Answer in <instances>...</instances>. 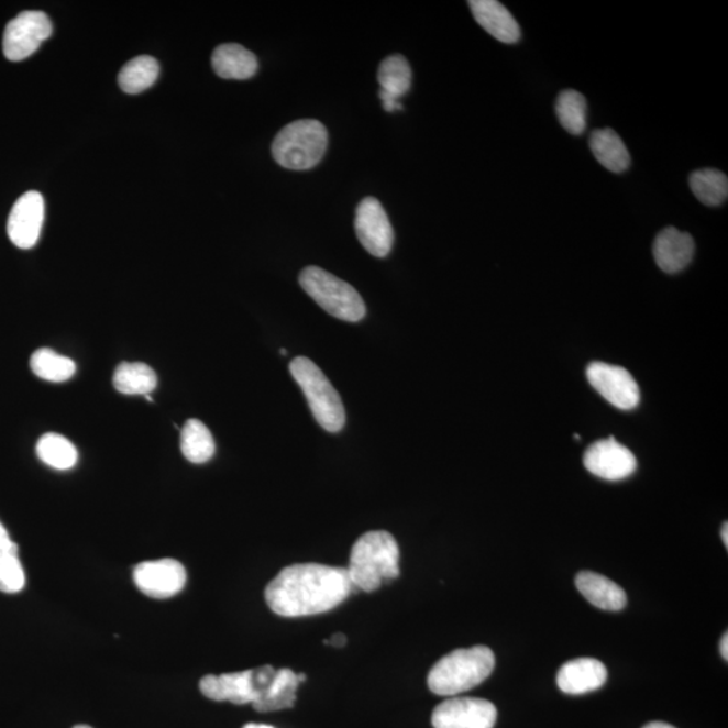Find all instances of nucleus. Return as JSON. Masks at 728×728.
Wrapping results in <instances>:
<instances>
[{
    "label": "nucleus",
    "mask_w": 728,
    "mask_h": 728,
    "mask_svg": "<svg viewBox=\"0 0 728 728\" xmlns=\"http://www.w3.org/2000/svg\"><path fill=\"white\" fill-rule=\"evenodd\" d=\"M52 33V22L43 11H23L4 29L3 55L10 62H22L33 56Z\"/></svg>",
    "instance_id": "0eeeda50"
},
{
    "label": "nucleus",
    "mask_w": 728,
    "mask_h": 728,
    "mask_svg": "<svg viewBox=\"0 0 728 728\" xmlns=\"http://www.w3.org/2000/svg\"><path fill=\"white\" fill-rule=\"evenodd\" d=\"M643 728H676V727L664 724V721H652V724H649V725L644 726Z\"/></svg>",
    "instance_id": "473e14b6"
},
{
    "label": "nucleus",
    "mask_w": 728,
    "mask_h": 728,
    "mask_svg": "<svg viewBox=\"0 0 728 728\" xmlns=\"http://www.w3.org/2000/svg\"><path fill=\"white\" fill-rule=\"evenodd\" d=\"M721 540H724L726 548H728V525L727 522L721 528Z\"/></svg>",
    "instance_id": "72a5a7b5"
},
{
    "label": "nucleus",
    "mask_w": 728,
    "mask_h": 728,
    "mask_svg": "<svg viewBox=\"0 0 728 728\" xmlns=\"http://www.w3.org/2000/svg\"><path fill=\"white\" fill-rule=\"evenodd\" d=\"M298 280L308 296L333 318L356 322L366 316V306L354 286L324 268L308 266L304 268Z\"/></svg>",
    "instance_id": "423d86ee"
},
{
    "label": "nucleus",
    "mask_w": 728,
    "mask_h": 728,
    "mask_svg": "<svg viewBox=\"0 0 728 728\" xmlns=\"http://www.w3.org/2000/svg\"><path fill=\"white\" fill-rule=\"evenodd\" d=\"M159 75L157 59L151 56H140L131 59L119 74L118 82L123 92L141 93L154 86Z\"/></svg>",
    "instance_id": "a878e982"
},
{
    "label": "nucleus",
    "mask_w": 728,
    "mask_h": 728,
    "mask_svg": "<svg viewBox=\"0 0 728 728\" xmlns=\"http://www.w3.org/2000/svg\"><path fill=\"white\" fill-rule=\"evenodd\" d=\"M26 576L18 556V545L10 539L8 529L0 522V591L16 594L25 587Z\"/></svg>",
    "instance_id": "b1692460"
},
{
    "label": "nucleus",
    "mask_w": 728,
    "mask_h": 728,
    "mask_svg": "<svg viewBox=\"0 0 728 728\" xmlns=\"http://www.w3.org/2000/svg\"><path fill=\"white\" fill-rule=\"evenodd\" d=\"M348 574L352 587L373 593L385 582L399 576V548L385 530H375L357 539L351 549Z\"/></svg>",
    "instance_id": "f03ea898"
},
{
    "label": "nucleus",
    "mask_w": 728,
    "mask_h": 728,
    "mask_svg": "<svg viewBox=\"0 0 728 728\" xmlns=\"http://www.w3.org/2000/svg\"><path fill=\"white\" fill-rule=\"evenodd\" d=\"M180 445L184 457L194 464L210 462L217 451L210 429L205 422L196 419L184 423Z\"/></svg>",
    "instance_id": "393cba45"
},
{
    "label": "nucleus",
    "mask_w": 728,
    "mask_h": 728,
    "mask_svg": "<svg viewBox=\"0 0 728 728\" xmlns=\"http://www.w3.org/2000/svg\"><path fill=\"white\" fill-rule=\"evenodd\" d=\"M74 728H92V727H89V726H86V725H79V726H75Z\"/></svg>",
    "instance_id": "c9c22d12"
},
{
    "label": "nucleus",
    "mask_w": 728,
    "mask_h": 728,
    "mask_svg": "<svg viewBox=\"0 0 728 728\" xmlns=\"http://www.w3.org/2000/svg\"><path fill=\"white\" fill-rule=\"evenodd\" d=\"M607 682V668L595 659L566 662L558 673V685L564 694L583 695L599 690Z\"/></svg>",
    "instance_id": "dca6fc26"
},
{
    "label": "nucleus",
    "mask_w": 728,
    "mask_h": 728,
    "mask_svg": "<svg viewBox=\"0 0 728 728\" xmlns=\"http://www.w3.org/2000/svg\"><path fill=\"white\" fill-rule=\"evenodd\" d=\"M583 463L591 474L610 482L624 481L637 470L636 456L614 438L589 445Z\"/></svg>",
    "instance_id": "f8f14e48"
},
{
    "label": "nucleus",
    "mask_w": 728,
    "mask_h": 728,
    "mask_svg": "<svg viewBox=\"0 0 728 728\" xmlns=\"http://www.w3.org/2000/svg\"><path fill=\"white\" fill-rule=\"evenodd\" d=\"M556 113L561 126L572 135H582L587 128V100L574 89L560 92Z\"/></svg>",
    "instance_id": "c756f323"
},
{
    "label": "nucleus",
    "mask_w": 728,
    "mask_h": 728,
    "mask_svg": "<svg viewBox=\"0 0 728 728\" xmlns=\"http://www.w3.org/2000/svg\"><path fill=\"white\" fill-rule=\"evenodd\" d=\"M280 355H286V350L285 349L280 350Z\"/></svg>",
    "instance_id": "e433bc0d"
},
{
    "label": "nucleus",
    "mask_w": 728,
    "mask_h": 728,
    "mask_svg": "<svg viewBox=\"0 0 728 728\" xmlns=\"http://www.w3.org/2000/svg\"><path fill=\"white\" fill-rule=\"evenodd\" d=\"M720 653H721V655H724V659L727 661L728 660V635H727V632L724 636V638H721Z\"/></svg>",
    "instance_id": "2f4dec72"
},
{
    "label": "nucleus",
    "mask_w": 728,
    "mask_h": 728,
    "mask_svg": "<svg viewBox=\"0 0 728 728\" xmlns=\"http://www.w3.org/2000/svg\"><path fill=\"white\" fill-rule=\"evenodd\" d=\"M355 231L362 246L369 254L385 258L391 252L394 230L385 208L374 197H366L357 206Z\"/></svg>",
    "instance_id": "9d476101"
},
{
    "label": "nucleus",
    "mask_w": 728,
    "mask_h": 728,
    "mask_svg": "<svg viewBox=\"0 0 728 728\" xmlns=\"http://www.w3.org/2000/svg\"><path fill=\"white\" fill-rule=\"evenodd\" d=\"M324 643H331L335 648H343L348 643V638L344 635H335L331 637V640H326Z\"/></svg>",
    "instance_id": "7c9ffc66"
},
{
    "label": "nucleus",
    "mask_w": 728,
    "mask_h": 728,
    "mask_svg": "<svg viewBox=\"0 0 728 728\" xmlns=\"http://www.w3.org/2000/svg\"><path fill=\"white\" fill-rule=\"evenodd\" d=\"M30 368L35 377L63 384L69 380L76 373V364L69 357L57 354L51 349H40L30 357Z\"/></svg>",
    "instance_id": "cd10ccee"
},
{
    "label": "nucleus",
    "mask_w": 728,
    "mask_h": 728,
    "mask_svg": "<svg viewBox=\"0 0 728 728\" xmlns=\"http://www.w3.org/2000/svg\"><path fill=\"white\" fill-rule=\"evenodd\" d=\"M201 694L214 702H231L234 704H254L260 699L258 683L254 670L238 673L220 674V676L202 677Z\"/></svg>",
    "instance_id": "4468645a"
},
{
    "label": "nucleus",
    "mask_w": 728,
    "mask_h": 728,
    "mask_svg": "<svg viewBox=\"0 0 728 728\" xmlns=\"http://www.w3.org/2000/svg\"><path fill=\"white\" fill-rule=\"evenodd\" d=\"M212 68L222 79L247 80L258 70V59L242 45L224 44L214 49Z\"/></svg>",
    "instance_id": "aec40b11"
},
{
    "label": "nucleus",
    "mask_w": 728,
    "mask_h": 728,
    "mask_svg": "<svg viewBox=\"0 0 728 728\" xmlns=\"http://www.w3.org/2000/svg\"><path fill=\"white\" fill-rule=\"evenodd\" d=\"M475 21L499 43L516 44L521 38L516 18L497 0H471L468 2Z\"/></svg>",
    "instance_id": "f3484780"
},
{
    "label": "nucleus",
    "mask_w": 728,
    "mask_h": 728,
    "mask_svg": "<svg viewBox=\"0 0 728 728\" xmlns=\"http://www.w3.org/2000/svg\"><path fill=\"white\" fill-rule=\"evenodd\" d=\"M134 583L148 598L168 599L185 587L187 571L175 559L145 561L134 569Z\"/></svg>",
    "instance_id": "9b49d317"
},
{
    "label": "nucleus",
    "mask_w": 728,
    "mask_h": 728,
    "mask_svg": "<svg viewBox=\"0 0 728 728\" xmlns=\"http://www.w3.org/2000/svg\"><path fill=\"white\" fill-rule=\"evenodd\" d=\"M587 378L589 385L613 407L631 410L640 404V387L624 367L594 362L587 367Z\"/></svg>",
    "instance_id": "6e6552de"
},
{
    "label": "nucleus",
    "mask_w": 728,
    "mask_h": 728,
    "mask_svg": "<svg viewBox=\"0 0 728 728\" xmlns=\"http://www.w3.org/2000/svg\"><path fill=\"white\" fill-rule=\"evenodd\" d=\"M690 187L704 206L719 207L727 200L728 178L724 172L712 168L695 170L690 176Z\"/></svg>",
    "instance_id": "bb28decb"
},
{
    "label": "nucleus",
    "mask_w": 728,
    "mask_h": 728,
    "mask_svg": "<svg viewBox=\"0 0 728 728\" xmlns=\"http://www.w3.org/2000/svg\"><path fill=\"white\" fill-rule=\"evenodd\" d=\"M495 668L493 650L483 644L453 650L435 662L428 674V686L439 696H455L475 688Z\"/></svg>",
    "instance_id": "7ed1b4c3"
},
{
    "label": "nucleus",
    "mask_w": 728,
    "mask_h": 728,
    "mask_svg": "<svg viewBox=\"0 0 728 728\" xmlns=\"http://www.w3.org/2000/svg\"><path fill=\"white\" fill-rule=\"evenodd\" d=\"M576 587L591 605L605 611H620L628 605V596L617 583L591 571L578 572Z\"/></svg>",
    "instance_id": "6ab92c4d"
},
{
    "label": "nucleus",
    "mask_w": 728,
    "mask_h": 728,
    "mask_svg": "<svg viewBox=\"0 0 728 728\" xmlns=\"http://www.w3.org/2000/svg\"><path fill=\"white\" fill-rule=\"evenodd\" d=\"M348 570L322 564L286 566L265 591L268 607L279 617L318 616L342 605L352 593Z\"/></svg>",
    "instance_id": "f257e3e1"
},
{
    "label": "nucleus",
    "mask_w": 728,
    "mask_h": 728,
    "mask_svg": "<svg viewBox=\"0 0 728 728\" xmlns=\"http://www.w3.org/2000/svg\"><path fill=\"white\" fill-rule=\"evenodd\" d=\"M378 80L379 98L387 112L402 110L398 99L409 92L411 86V68L408 59L401 55L387 57L382 62Z\"/></svg>",
    "instance_id": "a211bd4d"
},
{
    "label": "nucleus",
    "mask_w": 728,
    "mask_h": 728,
    "mask_svg": "<svg viewBox=\"0 0 728 728\" xmlns=\"http://www.w3.org/2000/svg\"><path fill=\"white\" fill-rule=\"evenodd\" d=\"M289 369L291 377L306 394L309 409L312 410L319 426L331 433L342 431L345 426L344 405L324 373L312 361L304 356L295 357Z\"/></svg>",
    "instance_id": "39448f33"
},
{
    "label": "nucleus",
    "mask_w": 728,
    "mask_h": 728,
    "mask_svg": "<svg viewBox=\"0 0 728 728\" xmlns=\"http://www.w3.org/2000/svg\"><path fill=\"white\" fill-rule=\"evenodd\" d=\"M498 713L492 702L477 697H453L434 708V728H494Z\"/></svg>",
    "instance_id": "1a4fd4ad"
},
{
    "label": "nucleus",
    "mask_w": 728,
    "mask_h": 728,
    "mask_svg": "<svg viewBox=\"0 0 728 728\" xmlns=\"http://www.w3.org/2000/svg\"><path fill=\"white\" fill-rule=\"evenodd\" d=\"M695 254V242L688 232L679 231L674 227L659 232L653 243L655 264L662 272L674 274L684 271L691 264Z\"/></svg>",
    "instance_id": "2eb2a0df"
},
{
    "label": "nucleus",
    "mask_w": 728,
    "mask_h": 728,
    "mask_svg": "<svg viewBox=\"0 0 728 728\" xmlns=\"http://www.w3.org/2000/svg\"><path fill=\"white\" fill-rule=\"evenodd\" d=\"M306 680V674H296L289 668L277 671L264 695L253 704L254 708L260 713H272L294 707L298 685Z\"/></svg>",
    "instance_id": "412c9836"
},
{
    "label": "nucleus",
    "mask_w": 728,
    "mask_h": 728,
    "mask_svg": "<svg viewBox=\"0 0 728 728\" xmlns=\"http://www.w3.org/2000/svg\"><path fill=\"white\" fill-rule=\"evenodd\" d=\"M112 384L119 393L126 396H151L157 387L158 378L154 369L145 363L123 362L117 367Z\"/></svg>",
    "instance_id": "5701e85b"
},
{
    "label": "nucleus",
    "mask_w": 728,
    "mask_h": 728,
    "mask_svg": "<svg viewBox=\"0 0 728 728\" xmlns=\"http://www.w3.org/2000/svg\"><path fill=\"white\" fill-rule=\"evenodd\" d=\"M44 220V197L35 190H30L15 201L13 210L10 212L8 222L10 241L18 249H33L41 236Z\"/></svg>",
    "instance_id": "ddd939ff"
},
{
    "label": "nucleus",
    "mask_w": 728,
    "mask_h": 728,
    "mask_svg": "<svg viewBox=\"0 0 728 728\" xmlns=\"http://www.w3.org/2000/svg\"><path fill=\"white\" fill-rule=\"evenodd\" d=\"M328 131L315 119H302L285 126L273 142L272 153L285 169L308 170L320 164L327 152Z\"/></svg>",
    "instance_id": "20e7f679"
},
{
    "label": "nucleus",
    "mask_w": 728,
    "mask_h": 728,
    "mask_svg": "<svg viewBox=\"0 0 728 728\" xmlns=\"http://www.w3.org/2000/svg\"><path fill=\"white\" fill-rule=\"evenodd\" d=\"M37 456L49 467L65 471L74 468L79 461V452L67 438L58 433H46L38 440Z\"/></svg>",
    "instance_id": "c85d7f7f"
},
{
    "label": "nucleus",
    "mask_w": 728,
    "mask_h": 728,
    "mask_svg": "<svg viewBox=\"0 0 728 728\" xmlns=\"http://www.w3.org/2000/svg\"><path fill=\"white\" fill-rule=\"evenodd\" d=\"M243 728H274L272 726H266V725H255V724H250L244 726Z\"/></svg>",
    "instance_id": "f704fd0d"
},
{
    "label": "nucleus",
    "mask_w": 728,
    "mask_h": 728,
    "mask_svg": "<svg viewBox=\"0 0 728 728\" xmlns=\"http://www.w3.org/2000/svg\"><path fill=\"white\" fill-rule=\"evenodd\" d=\"M591 152L602 166L613 173L629 169L631 158L625 142L611 129L595 130L589 136Z\"/></svg>",
    "instance_id": "4be33fe9"
}]
</instances>
